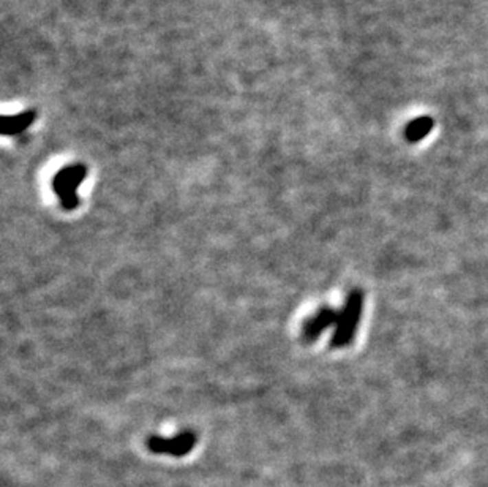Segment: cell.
<instances>
[{"label":"cell","mask_w":488,"mask_h":487,"mask_svg":"<svg viewBox=\"0 0 488 487\" xmlns=\"http://www.w3.org/2000/svg\"><path fill=\"white\" fill-rule=\"evenodd\" d=\"M364 309V293L360 290L349 291L346 303L340 310L338 323L335 326V332L331 340L332 348H344L354 340L355 332L360 325V316Z\"/></svg>","instance_id":"6da1fadb"},{"label":"cell","mask_w":488,"mask_h":487,"mask_svg":"<svg viewBox=\"0 0 488 487\" xmlns=\"http://www.w3.org/2000/svg\"><path fill=\"white\" fill-rule=\"evenodd\" d=\"M86 177L84 166H68L57 174L52 181V190L60 201V206L65 210H74L79 206L78 187L82 179Z\"/></svg>","instance_id":"7a4b0ae2"},{"label":"cell","mask_w":488,"mask_h":487,"mask_svg":"<svg viewBox=\"0 0 488 487\" xmlns=\"http://www.w3.org/2000/svg\"><path fill=\"white\" fill-rule=\"evenodd\" d=\"M196 442H198V437H196L195 432L184 431L171 438L153 435L147 440V448L148 451L153 454H166V456L184 457L193 451Z\"/></svg>","instance_id":"3957f363"},{"label":"cell","mask_w":488,"mask_h":487,"mask_svg":"<svg viewBox=\"0 0 488 487\" xmlns=\"http://www.w3.org/2000/svg\"><path fill=\"white\" fill-rule=\"evenodd\" d=\"M338 316H340V310H335L327 305L321 307L315 315L305 320L304 326H302V338L307 343L316 342L326 329H329L331 326H337Z\"/></svg>","instance_id":"277c9868"},{"label":"cell","mask_w":488,"mask_h":487,"mask_svg":"<svg viewBox=\"0 0 488 487\" xmlns=\"http://www.w3.org/2000/svg\"><path fill=\"white\" fill-rule=\"evenodd\" d=\"M430 129H432V122L427 119L417 120L410 127V129H408V138H410L411 141L422 140V138L428 133Z\"/></svg>","instance_id":"5b68a950"}]
</instances>
